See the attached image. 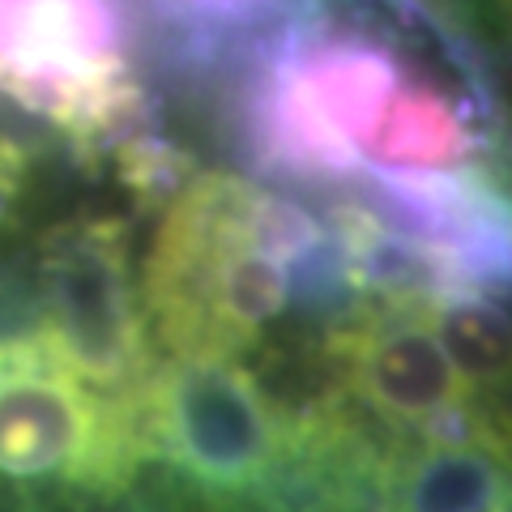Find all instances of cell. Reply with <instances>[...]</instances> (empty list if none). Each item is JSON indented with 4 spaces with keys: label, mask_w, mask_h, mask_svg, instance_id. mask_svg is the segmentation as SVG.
<instances>
[{
    "label": "cell",
    "mask_w": 512,
    "mask_h": 512,
    "mask_svg": "<svg viewBox=\"0 0 512 512\" xmlns=\"http://www.w3.org/2000/svg\"><path fill=\"white\" fill-rule=\"evenodd\" d=\"M171 22L197 26V30H244L252 22H265L286 0H154Z\"/></svg>",
    "instance_id": "8"
},
{
    "label": "cell",
    "mask_w": 512,
    "mask_h": 512,
    "mask_svg": "<svg viewBox=\"0 0 512 512\" xmlns=\"http://www.w3.org/2000/svg\"><path fill=\"white\" fill-rule=\"evenodd\" d=\"M389 512H512V461L478 436L423 440L389 470Z\"/></svg>",
    "instance_id": "7"
},
{
    "label": "cell",
    "mask_w": 512,
    "mask_h": 512,
    "mask_svg": "<svg viewBox=\"0 0 512 512\" xmlns=\"http://www.w3.org/2000/svg\"><path fill=\"white\" fill-rule=\"evenodd\" d=\"M0 99L69 137H107L137 111L116 0H0Z\"/></svg>",
    "instance_id": "4"
},
{
    "label": "cell",
    "mask_w": 512,
    "mask_h": 512,
    "mask_svg": "<svg viewBox=\"0 0 512 512\" xmlns=\"http://www.w3.org/2000/svg\"><path fill=\"white\" fill-rule=\"evenodd\" d=\"M282 171L363 188L487 184L504 124L427 0H295L252 103Z\"/></svg>",
    "instance_id": "1"
},
{
    "label": "cell",
    "mask_w": 512,
    "mask_h": 512,
    "mask_svg": "<svg viewBox=\"0 0 512 512\" xmlns=\"http://www.w3.org/2000/svg\"><path fill=\"white\" fill-rule=\"evenodd\" d=\"M141 312L167 359L244 363L299 303L350 295L338 239L291 201L205 171L171 197L141 265Z\"/></svg>",
    "instance_id": "2"
},
{
    "label": "cell",
    "mask_w": 512,
    "mask_h": 512,
    "mask_svg": "<svg viewBox=\"0 0 512 512\" xmlns=\"http://www.w3.org/2000/svg\"><path fill=\"white\" fill-rule=\"evenodd\" d=\"M39 325L56 355L111 402L133 406L154 372L124 231L107 218L47 227L35 244Z\"/></svg>",
    "instance_id": "5"
},
{
    "label": "cell",
    "mask_w": 512,
    "mask_h": 512,
    "mask_svg": "<svg viewBox=\"0 0 512 512\" xmlns=\"http://www.w3.org/2000/svg\"><path fill=\"white\" fill-rule=\"evenodd\" d=\"M137 436L222 500L265 495L295 453L299 423L235 359H163L137 393Z\"/></svg>",
    "instance_id": "3"
},
{
    "label": "cell",
    "mask_w": 512,
    "mask_h": 512,
    "mask_svg": "<svg viewBox=\"0 0 512 512\" xmlns=\"http://www.w3.org/2000/svg\"><path fill=\"white\" fill-rule=\"evenodd\" d=\"M333 380L389 431L423 440L474 436L470 393L419 303H372L333 325L325 342Z\"/></svg>",
    "instance_id": "6"
}]
</instances>
